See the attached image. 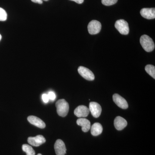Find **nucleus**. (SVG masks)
Here are the masks:
<instances>
[{
    "label": "nucleus",
    "instance_id": "1",
    "mask_svg": "<svg viewBox=\"0 0 155 155\" xmlns=\"http://www.w3.org/2000/svg\"><path fill=\"white\" fill-rule=\"evenodd\" d=\"M56 107L59 116L63 117L67 116L69 110V105L66 100H58L56 103Z\"/></svg>",
    "mask_w": 155,
    "mask_h": 155
},
{
    "label": "nucleus",
    "instance_id": "2",
    "mask_svg": "<svg viewBox=\"0 0 155 155\" xmlns=\"http://www.w3.org/2000/svg\"><path fill=\"white\" fill-rule=\"evenodd\" d=\"M140 43L142 47L146 51L150 52L154 49L155 45L153 41L150 37L146 35H144L141 36Z\"/></svg>",
    "mask_w": 155,
    "mask_h": 155
},
{
    "label": "nucleus",
    "instance_id": "3",
    "mask_svg": "<svg viewBox=\"0 0 155 155\" xmlns=\"http://www.w3.org/2000/svg\"><path fill=\"white\" fill-rule=\"evenodd\" d=\"M115 26L116 29L121 34L127 35L129 33V25L127 22L124 19L117 20L115 23Z\"/></svg>",
    "mask_w": 155,
    "mask_h": 155
},
{
    "label": "nucleus",
    "instance_id": "4",
    "mask_svg": "<svg viewBox=\"0 0 155 155\" xmlns=\"http://www.w3.org/2000/svg\"><path fill=\"white\" fill-rule=\"evenodd\" d=\"M101 29V22L96 20H93L89 23L87 26L89 33L91 35H96L99 33Z\"/></svg>",
    "mask_w": 155,
    "mask_h": 155
},
{
    "label": "nucleus",
    "instance_id": "5",
    "mask_svg": "<svg viewBox=\"0 0 155 155\" xmlns=\"http://www.w3.org/2000/svg\"><path fill=\"white\" fill-rule=\"evenodd\" d=\"M78 73L84 79L88 81L94 80L95 76L94 74L89 69L86 67L80 66L78 69Z\"/></svg>",
    "mask_w": 155,
    "mask_h": 155
},
{
    "label": "nucleus",
    "instance_id": "6",
    "mask_svg": "<svg viewBox=\"0 0 155 155\" xmlns=\"http://www.w3.org/2000/svg\"><path fill=\"white\" fill-rule=\"evenodd\" d=\"M90 112L94 118H98L101 115L102 108L99 104L94 102H91L89 104Z\"/></svg>",
    "mask_w": 155,
    "mask_h": 155
},
{
    "label": "nucleus",
    "instance_id": "7",
    "mask_svg": "<svg viewBox=\"0 0 155 155\" xmlns=\"http://www.w3.org/2000/svg\"><path fill=\"white\" fill-rule=\"evenodd\" d=\"M54 150L57 155H65L67 151V148L63 140L58 139L54 144Z\"/></svg>",
    "mask_w": 155,
    "mask_h": 155
},
{
    "label": "nucleus",
    "instance_id": "8",
    "mask_svg": "<svg viewBox=\"0 0 155 155\" xmlns=\"http://www.w3.org/2000/svg\"><path fill=\"white\" fill-rule=\"evenodd\" d=\"M28 142L29 144L34 147H38L44 143L46 139L44 137L41 135H38L34 137H29Z\"/></svg>",
    "mask_w": 155,
    "mask_h": 155
},
{
    "label": "nucleus",
    "instance_id": "9",
    "mask_svg": "<svg viewBox=\"0 0 155 155\" xmlns=\"http://www.w3.org/2000/svg\"><path fill=\"white\" fill-rule=\"evenodd\" d=\"M113 98L114 103L119 107L122 108V109H126L128 108V104L127 101L124 98L121 97L120 95L115 94L113 95Z\"/></svg>",
    "mask_w": 155,
    "mask_h": 155
},
{
    "label": "nucleus",
    "instance_id": "10",
    "mask_svg": "<svg viewBox=\"0 0 155 155\" xmlns=\"http://www.w3.org/2000/svg\"><path fill=\"white\" fill-rule=\"evenodd\" d=\"M89 113V108L84 105L78 106L74 110V114L78 117H87Z\"/></svg>",
    "mask_w": 155,
    "mask_h": 155
},
{
    "label": "nucleus",
    "instance_id": "11",
    "mask_svg": "<svg viewBox=\"0 0 155 155\" xmlns=\"http://www.w3.org/2000/svg\"><path fill=\"white\" fill-rule=\"evenodd\" d=\"M142 17L147 19H154L155 18V8H144L140 12Z\"/></svg>",
    "mask_w": 155,
    "mask_h": 155
},
{
    "label": "nucleus",
    "instance_id": "12",
    "mask_svg": "<svg viewBox=\"0 0 155 155\" xmlns=\"http://www.w3.org/2000/svg\"><path fill=\"white\" fill-rule=\"evenodd\" d=\"M28 122L36 127L40 128H44L46 125L44 122L36 116H29L27 118Z\"/></svg>",
    "mask_w": 155,
    "mask_h": 155
},
{
    "label": "nucleus",
    "instance_id": "13",
    "mask_svg": "<svg viewBox=\"0 0 155 155\" xmlns=\"http://www.w3.org/2000/svg\"><path fill=\"white\" fill-rule=\"evenodd\" d=\"M114 125L117 130H121L126 127L127 122L125 119L121 116H117L114 120Z\"/></svg>",
    "mask_w": 155,
    "mask_h": 155
},
{
    "label": "nucleus",
    "instance_id": "14",
    "mask_svg": "<svg viewBox=\"0 0 155 155\" xmlns=\"http://www.w3.org/2000/svg\"><path fill=\"white\" fill-rule=\"evenodd\" d=\"M76 122L78 125L81 126V129L83 132H87L91 128V122L88 119L83 118H79Z\"/></svg>",
    "mask_w": 155,
    "mask_h": 155
},
{
    "label": "nucleus",
    "instance_id": "15",
    "mask_svg": "<svg viewBox=\"0 0 155 155\" xmlns=\"http://www.w3.org/2000/svg\"><path fill=\"white\" fill-rule=\"evenodd\" d=\"M91 134L92 135L97 136L102 133L103 127L99 123H95L91 126Z\"/></svg>",
    "mask_w": 155,
    "mask_h": 155
},
{
    "label": "nucleus",
    "instance_id": "16",
    "mask_svg": "<svg viewBox=\"0 0 155 155\" xmlns=\"http://www.w3.org/2000/svg\"><path fill=\"white\" fill-rule=\"evenodd\" d=\"M22 150L26 153V155H35V152L32 147L29 145L25 144L22 146Z\"/></svg>",
    "mask_w": 155,
    "mask_h": 155
},
{
    "label": "nucleus",
    "instance_id": "17",
    "mask_svg": "<svg viewBox=\"0 0 155 155\" xmlns=\"http://www.w3.org/2000/svg\"><path fill=\"white\" fill-rule=\"evenodd\" d=\"M145 71L147 73L152 77L154 79L155 78V67L152 65H147L145 67Z\"/></svg>",
    "mask_w": 155,
    "mask_h": 155
},
{
    "label": "nucleus",
    "instance_id": "18",
    "mask_svg": "<svg viewBox=\"0 0 155 155\" xmlns=\"http://www.w3.org/2000/svg\"><path fill=\"white\" fill-rule=\"evenodd\" d=\"M7 13L4 9L0 8V21H5L7 19Z\"/></svg>",
    "mask_w": 155,
    "mask_h": 155
},
{
    "label": "nucleus",
    "instance_id": "19",
    "mask_svg": "<svg viewBox=\"0 0 155 155\" xmlns=\"http://www.w3.org/2000/svg\"><path fill=\"white\" fill-rule=\"evenodd\" d=\"M118 0H101L102 3L105 6L113 5L117 3Z\"/></svg>",
    "mask_w": 155,
    "mask_h": 155
},
{
    "label": "nucleus",
    "instance_id": "20",
    "mask_svg": "<svg viewBox=\"0 0 155 155\" xmlns=\"http://www.w3.org/2000/svg\"><path fill=\"white\" fill-rule=\"evenodd\" d=\"M48 96L49 100H51V101H54L56 98V95L54 92L53 91L49 92L48 93Z\"/></svg>",
    "mask_w": 155,
    "mask_h": 155
},
{
    "label": "nucleus",
    "instance_id": "21",
    "mask_svg": "<svg viewBox=\"0 0 155 155\" xmlns=\"http://www.w3.org/2000/svg\"><path fill=\"white\" fill-rule=\"evenodd\" d=\"M42 99L44 102L45 103L48 102L49 101V98L48 94H43L42 95Z\"/></svg>",
    "mask_w": 155,
    "mask_h": 155
},
{
    "label": "nucleus",
    "instance_id": "22",
    "mask_svg": "<svg viewBox=\"0 0 155 155\" xmlns=\"http://www.w3.org/2000/svg\"><path fill=\"white\" fill-rule=\"evenodd\" d=\"M31 1L34 3H38L39 4H42L43 3L42 0H31Z\"/></svg>",
    "mask_w": 155,
    "mask_h": 155
},
{
    "label": "nucleus",
    "instance_id": "23",
    "mask_svg": "<svg viewBox=\"0 0 155 155\" xmlns=\"http://www.w3.org/2000/svg\"><path fill=\"white\" fill-rule=\"evenodd\" d=\"M70 1H74L75 2L78 3V4H81L83 2L84 0H70Z\"/></svg>",
    "mask_w": 155,
    "mask_h": 155
},
{
    "label": "nucleus",
    "instance_id": "24",
    "mask_svg": "<svg viewBox=\"0 0 155 155\" xmlns=\"http://www.w3.org/2000/svg\"><path fill=\"white\" fill-rule=\"evenodd\" d=\"M2 35H1L0 34V41H1V40L2 39Z\"/></svg>",
    "mask_w": 155,
    "mask_h": 155
},
{
    "label": "nucleus",
    "instance_id": "25",
    "mask_svg": "<svg viewBox=\"0 0 155 155\" xmlns=\"http://www.w3.org/2000/svg\"><path fill=\"white\" fill-rule=\"evenodd\" d=\"M42 1H45V2H47V1H49V0H42Z\"/></svg>",
    "mask_w": 155,
    "mask_h": 155
},
{
    "label": "nucleus",
    "instance_id": "26",
    "mask_svg": "<svg viewBox=\"0 0 155 155\" xmlns=\"http://www.w3.org/2000/svg\"><path fill=\"white\" fill-rule=\"evenodd\" d=\"M37 155H42V154H40V153H39Z\"/></svg>",
    "mask_w": 155,
    "mask_h": 155
}]
</instances>
